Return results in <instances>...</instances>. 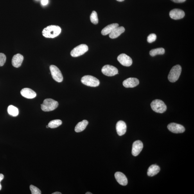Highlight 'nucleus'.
<instances>
[{"label":"nucleus","instance_id":"nucleus-1","mask_svg":"<svg viewBox=\"0 0 194 194\" xmlns=\"http://www.w3.org/2000/svg\"><path fill=\"white\" fill-rule=\"evenodd\" d=\"M61 32L60 26L51 25L44 28L42 31V35L46 38H53L57 37Z\"/></svg>","mask_w":194,"mask_h":194},{"label":"nucleus","instance_id":"nucleus-2","mask_svg":"<svg viewBox=\"0 0 194 194\" xmlns=\"http://www.w3.org/2000/svg\"><path fill=\"white\" fill-rule=\"evenodd\" d=\"M58 105L57 101L51 99H46L41 104V109L44 112L53 111L58 107Z\"/></svg>","mask_w":194,"mask_h":194},{"label":"nucleus","instance_id":"nucleus-3","mask_svg":"<svg viewBox=\"0 0 194 194\" xmlns=\"http://www.w3.org/2000/svg\"><path fill=\"white\" fill-rule=\"evenodd\" d=\"M182 72V67L179 65L174 66L171 69L168 76L169 81L171 82H174L179 79Z\"/></svg>","mask_w":194,"mask_h":194},{"label":"nucleus","instance_id":"nucleus-4","mask_svg":"<svg viewBox=\"0 0 194 194\" xmlns=\"http://www.w3.org/2000/svg\"><path fill=\"white\" fill-rule=\"evenodd\" d=\"M151 107L153 110L157 113H162L166 111L167 107L163 101L156 99L151 104Z\"/></svg>","mask_w":194,"mask_h":194},{"label":"nucleus","instance_id":"nucleus-5","mask_svg":"<svg viewBox=\"0 0 194 194\" xmlns=\"http://www.w3.org/2000/svg\"><path fill=\"white\" fill-rule=\"evenodd\" d=\"M81 82L87 86L96 87L100 85V81L94 77L90 75L85 76L81 78Z\"/></svg>","mask_w":194,"mask_h":194},{"label":"nucleus","instance_id":"nucleus-6","mask_svg":"<svg viewBox=\"0 0 194 194\" xmlns=\"http://www.w3.org/2000/svg\"><path fill=\"white\" fill-rule=\"evenodd\" d=\"M88 47L86 45H80L74 48L71 52V55L73 57H77L82 55L88 51Z\"/></svg>","mask_w":194,"mask_h":194},{"label":"nucleus","instance_id":"nucleus-7","mask_svg":"<svg viewBox=\"0 0 194 194\" xmlns=\"http://www.w3.org/2000/svg\"><path fill=\"white\" fill-rule=\"evenodd\" d=\"M52 77L53 79L58 82H62L64 78L60 71L55 65H52L50 66Z\"/></svg>","mask_w":194,"mask_h":194},{"label":"nucleus","instance_id":"nucleus-8","mask_svg":"<svg viewBox=\"0 0 194 194\" xmlns=\"http://www.w3.org/2000/svg\"><path fill=\"white\" fill-rule=\"evenodd\" d=\"M101 72L105 75L108 76H113L118 74V69L112 65H106L101 69Z\"/></svg>","mask_w":194,"mask_h":194},{"label":"nucleus","instance_id":"nucleus-9","mask_svg":"<svg viewBox=\"0 0 194 194\" xmlns=\"http://www.w3.org/2000/svg\"><path fill=\"white\" fill-rule=\"evenodd\" d=\"M167 127L170 132L175 134H180L183 133L185 131V129L183 126L174 123L169 124Z\"/></svg>","mask_w":194,"mask_h":194},{"label":"nucleus","instance_id":"nucleus-10","mask_svg":"<svg viewBox=\"0 0 194 194\" xmlns=\"http://www.w3.org/2000/svg\"><path fill=\"white\" fill-rule=\"evenodd\" d=\"M117 60L123 66L130 67L132 64V60L129 56L125 54H121L118 56Z\"/></svg>","mask_w":194,"mask_h":194},{"label":"nucleus","instance_id":"nucleus-11","mask_svg":"<svg viewBox=\"0 0 194 194\" xmlns=\"http://www.w3.org/2000/svg\"><path fill=\"white\" fill-rule=\"evenodd\" d=\"M143 148V144L139 140L135 141L133 144L132 153L133 156L136 157L141 152Z\"/></svg>","mask_w":194,"mask_h":194},{"label":"nucleus","instance_id":"nucleus-12","mask_svg":"<svg viewBox=\"0 0 194 194\" xmlns=\"http://www.w3.org/2000/svg\"><path fill=\"white\" fill-rule=\"evenodd\" d=\"M170 15L171 19L177 20L183 18L185 16V13L180 9H175L170 11Z\"/></svg>","mask_w":194,"mask_h":194},{"label":"nucleus","instance_id":"nucleus-13","mask_svg":"<svg viewBox=\"0 0 194 194\" xmlns=\"http://www.w3.org/2000/svg\"><path fill=\"white\" fill-rule=\"evenodd\" d=\"M139 84V81L135 78H129L124 81L123 85L126 88H133L137 86Z\"/></svg>","mask_w":194,"mask_h":194},{"label":"nucleus","instance_id":"nucleus-14","mask_svg":"<svg viewBox=\"0 0 194 194\" xmlns=\"http://www.w3.org/2000/svg\"><path fill=\"white\" fill-rule=\"evenodd\" d=\"M21 94L22 96L29 99H32L35 98L37 94L33 90L28 88H25L21 91Z\"/></svg>","mask_w":194,"mask_h":194},{"label":"nucleus","instance_id":"nucleus-15","mask_svg":"<svg viewBox=\"0 0 194 194\" xmlns=\"http://www.w3.org/2000/svg\"><path fill=\"white\" fill-rule=\"evenodd\" d=\"M116 128L117 134L119 136L125 134L127 130V126L125 122L122 121L117 123Z\"/></svg>","mask_w":194,"mask_h":194},{"label":"nucleus","instance_id":"nucleus-16","mask_svg":"<svg viewBox=\"0 0 194 194\" xmlns=\"http://www.w3.org/2000/svg\"><path fill=\"white\" fill-rule=\"evenodd\" d=\"M115 177L117 182L121 185L126 186L127 184V178L122 173L117 172L115 174Z\"/></svg>","mask_w":194,"mask_h":194},{"label":"nucleus","instance_id":"nucleus-17","mask_svg":"<svg viewBox=\"0 0 194 194\" xmlns=\"http://www.w3.org/2000/svg\"><path fill=\"white\" fill-rule=\"evenodd\" d=\"M24 60L23 56L20 54H17L13 56L12 61V64L13 67L19 68L21 66Z\"/></svg>","mask_w":194,"mask_h":194},{"label":"nucleus","instance_id":"nucleus-18","mask_svg":"<svg viewBox=\"0 0 194 194\" xmlns=\"http://www.w3.org/2000/svg\"><path fill=\"white\" fill-rule=\"evenodd\" d=\"M125 29L123 27H117L109 33V37L112 39L118 37L121 34L125 32Z\"/></svg>","mask_w":194,"mask_h":194},{"label":"nucleus","instance_id":"nucleus-19","mask_svg":"<svg viewBox=\"0 0 194 194\" xmlns=\"http://www.w3.org/2000/svg\"><path fill=\"white\" fill-rule=\"evenodd\" d=\"M161 170L159 167L157 165H152L149 167L148 171V176L153 177L157 174Z\"/></svg>","mask_w":194,"mask_h":194},{"label":"nucleus","instance_id":"nucleus-20","mask_svg":"<svg viewBox=\"0 0 194 194\" xmlns=\"http://www.w3.org/2000/svg\"><path fill=\"white\" fill-rule=\"evenodd\" d=\"M119 26L118 24H112L108 25L104 28L101 31V34L103 35H106L111 33L112 31L114 30L115 28Z\"/></svg>","mask_w":194,"mask_h":194},{"label":"nucleus","instance_id":"nucleus-21","mask_svg":"<svg viewBox=\"0 0 194 194\" xmlns=\"http://www.w3.org/2000/svg\"><path fill=\"white\" fill-rule=\"evenodd\" d=\"M88 121L87 120H83L79 122L76 126L75 131L76 132H80L84 130L88 125Z\"/></svg>","mask_w":194,"mask_h":194},{"label":"nucleus","instance_id":"nucleus-22","mask_svg":"<svg viewBox=\"0 0 194 194\" xmlns=\"http://www.w3.org/2000/svg\"><path fill=\"white\" fill-rule=\"evenodd\" d=\"M7 111L8 113L13 117H17L19 114V109L12 105L8 106Z\"/></svg>","mask_w":194,"mask_h":194},{"label":"nucleus","instance_id":"nucleus-23","mask_svg":"<svg viewBox=\"0 0 194 194\" xmlns=\"http://www.w3.org/2000/svg\"><path fill=\"white\" fill-rule=\"evenodd\" d=\"M165 53V49L162 48L152 50L150 52V55L152 57L157 55H162Z\"/></svg>","mask_w":194,"mask_h":194},{"label":"nucleus","instance_id":"nucleus-24","mask_svg":"<svg viewBox=\"0 0 194 194\" xmlns=\"http://www.w3.org/2000/svg\"><path fill=\"white\" fill-rule=\"evenodd\" d=\"M62 122L60 119H56L50 122L48 126L49 128H55L59 127L62 125Z\"/></svg>","mask_w":194,"mask_h":194},{"label":"nucleus","instance_id":"nucleus-25","mask_svg":"<svg viewBox=\"0 0 194 194\" xmlns=\"http://www.w3.org/2000/svg\"><path fill=\"white\" fill-rule=\"evenodd\" d=\"M90 20L92 23L95 24H96L98 23V15L96 11H92L90 15Z\"/></svg>","mask_w":194,"mask_h":194},{"label":"nucleus","instance_id":"nucleus-26","mask_svg":"<svg viewBox=\"0 0 194 194\" xmlns=\"http://www.w3.org/2000/svg\"><path fill=\"white\" fill-rule=\"evenodd\" d=\"M30 188L31 191V194H42L41 191L37 187L31 185Z\"/></svg>","mask_w":194,"mask_h":194},{"label":"nucleus","instance_id":"nucleus-27","mask_svg":"<svg viewBox=\"0 0 194 194\" xmlns=\"http://www.w3.org/2000/svg\"><path fill=\"white\" fill-rule=\"evenodd\" d=\"M6 57L4 54L0 53V67L3 66L6 62Z\"/></svg>","mask_w":194,"mask_h":194},{"label":"nucleus","instance_id":"nucleus-28","mask_svg":"<svg viewBox=\"0 0 194 194\" xmlns=\"http://www.w3.org/2000/svg\"><path fill=\"white\" fill-rule=\"evenodd\" d=\"M157 37V35L155 34H151L148 37V42L149 43H152L154 42L156 40Z\"/></svg>","mask_w":194,"mask_h":194},{"label":"nucleus","instance_id":"nucleus-29","mask_svg":"<svg viewBox=\"0 0 194 194\" xmlns=\"http://www.w3.org/2000/svg\"><path fill=\"white\" fill-rule=\"evenodd\" d=\"M4 176L3 174H0V191L2 189V186L1 184V182L2 181V180L3 179Z\"/></svg>","mask_w":194,"mask_h":194},{"label":"nucleus","instance_id":"nucleus-30","mask_svg":"<svg viewBox=\"0 0 194 194\" xmlns=\"http://www.w3.org/2000/svg\"><path fill=\"white\" fill-rule=\"evenodd\" d=\"M171 1L175 2V3H181L185 2L186 0H171Z\"/></svg>","mask_w":194,"mask_h":194},{"label":"nucleus","instance_id":"nucleus-31","mask_svg":"<svg viewBox=\"0 0 194 194\" xmlns=\"http://www.w3.org/2000/svg\"><path fill=\"white\" fill-rule=\"evenodd\" d=\"M48 3V0H42V4L43 5H46Z\"/></svg>","mask_w":194,"mask_h":194},{"label":"nucleus","instance_id":"nucleus-32","mask_svg":"<svg viewBox=\"0 0 194 194\" xmlns=\"http://www.w3.org/2000/svg\"><path fill=\"white\" fill-rule=\"evenodd\" d=\"M62 193H61L60 192H55V193H52V194H61Z\"/></svg>","mask_w":194,"mask_h":194},{"label":"nucleus","instance_id":"nucleus-33","mask_svg":"<svg viewBox=\"0 0 194 194\" xmlns=\"http://www.w3.org/2000/svg\"><path fill=\"white\" fill-rule=\"evenodd\" d=\"M117 1L119 2H123L125 1V0H117Z\"/></svg>","mask_w":194,"mask_h":194},{"label":"nucleus","instance_id":"nucleus-34","mask_svg":"<svg viewBox=\"0 0 194 194\" xmlns=\"http://www.w3.org/2000/svg\"><path fill=\"white\" fill-rule=\"evenodd\" d=\"M86 194H92V193H90V192H87L86 193Z\"/></svg>","mask_w":194,"mask_h":194},{"label":"nucleus","instance_id":"nucleus-35","mask_svg":"<svg viewBox=\"0 0 194 194\" xmlns=\"http://www.w3.org/2000/svg\"><path fill=\"white\" fill-rule=\"evenodd\" d=\"M46 127L47 128H49V126H46Z\"/></svg>","mask_w":194,"mask_h":194}]
</instances>
